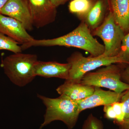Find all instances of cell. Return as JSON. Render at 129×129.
I'll return each mask as SVG.
<instances>
[{"instance_id": "obj_17", "label": "cell", "mask_w": 129, "mask_h": 129, "mask_svg": "<svg viewBox=\"0 0 129 129\" xmlns=\"http://www.w3.org/2000/svg\"><path fill=\"white\" fill-rule=\"evenodd\" d=\"M82 129H104L102 122L90 114L83 123Z\"/></svg>"}, {"instance_id": "obj_7", "label": "cell", "mask_w": 129, "mask_h": 129, "mask_svg": "<svg viewBox=\"0 0 129 129\" xmlns=\"http://www.w3.org/2000/svg\"><path fill=\"white\" fill-rule=\"evenodd\" d=\"M33 26L39 28L55 21L57 11L50 0H28Z\"/></svg>"}, {"instance_id": "obj_12", "label": "cell", "mask_w": 129, "mask_h": 129, "mask_svg": "<svg viewBox=\"0 0 129 129\" xmlns=\"http://www.w3.org/2000/svg\"><path fill=\"white\" fill-rule=\"evenodd\" d=\"M92 7L81 21L85 23L91 31L103 22L109 13L107 0H92Z\"/></svg>"}, {"instance_id": "obj_4", "label": "cell", "mask_w": 129, "mask_h": 129, "mask_svg": "<svg viewBox=\"0 0 129 129\" xmlns=\"http://www.w3.org/2000/svg\"><path fill=\"white\" fill-rule=\"evenodd\" d=\"M122 71L118 65L109 64L94 72L86 74L80 83L84 85L107 88L117 93H122L129 89V85L121 80Z\"/></svg>"}, {"instance_id": "obj_9", "label": "cell", "mask_w": 129, "mask_h": 129, "mask_svg": "<svg viewBox=\"0 0 129 129\" xmlns=\"http://www.w3.org/2000/svg\"><path fill=\"white\" fill-rule=\"evenodd\" d=\"M123 92L117 93L112 91H106L100 87H94L92 94L85 99L75 101L80 112L86 109L112 104L120 101Z\"/></svg>"}, {"instance_id": "obj_21", "label": "cell", "mask_w": 129, "mask_h": 129, "mask_svg": "<svg viewBox=\"0 0 129 129\" xmlns=\"http://www.w3.org/2000/svg\"><path fill=\"white\" fill-rule=\"evenodd\" d=\"M112 104L104 106L103 111L105 113V117L108 119H113L115 121L116 119V115Z\"/></svg>"}, {"instance_id": "obj_5", "label": "cell", "mask_w": 129, "mask_h": 129, "mask_svg": "<svg viewBox=\"0 0 129 129\" xmlns=\"http://www.w3.org/2000/svg\"><path fill=\"white\" fill-rule=\"evenodd\" d=\"M71 66L69 77L67 80L80 83L83 76L87 73L103 66L115 63H123L118 56L112 57L84 56L81 53L75 52L72 53L67 60Z\"/></svg>"}, {"instance_id": "obj_19", "label": "cell", "mask_w": 129, "mask_h": 129, "mask_svg": "<svg viewBox=\"0 0 129 129\" xmlns=\"http://www.w3.org/2000/svg\"><path fill=\"white\" fill-rule=\"evenodd\" d=\"M112 106L116 115L114 123L118 124L122 123L124 119L125 113L123 106L121 102H117L112 103Z\"/></svg>"}, {"instance_id": "obj_6", "label": "cell", "mask_w": 129, "mask_h": 129, "mask_svg": "<svg viewBox=\"0 0 129 129\" xmlns=\"http://www.w3.org/2000/svg\"><path fill=\"white\" fill-rule=\"evenodd\" d=\"M91 33L93 36L99 37L104 42L105 51L102 56L112 57L118 56L125 35L111 12H109L103 22Z\"/></svg>"}, {"instance_id": "obj_25", "label": "cell", "mask_w": 129, "mask_h": 129, "mask_svg": "<svg viewBox=\"0 0 129 129\" xmlns=\"http://www.w3.org/2000/svg\"><path fill=\"white\" fill-rule=\"evenodd\" d=\"M8 0H0V14H1L2 10Z\"/></svg>"}, {"instance_id": "obj_16", "label": "cell", "mask_w": 129, "mask_h": 129, "mask_svg": "<svg viewBox=\"0 0 129 129\" xmlns=\"http://www.w3.org/2000/svg\"><path fill=\"white\" fill-rule=\"evenodd\" d=\"M16 41L0 32V50H6L14 53H21L23 50Z\"/></svg>"}, {"instance_id": "obj_14", "label": "cell", "mask_w": 129, "mask_h": 129, "mask_svg": "<svg viewBox=\"0 0 129 129\" xmlns=\"http://www.w3.org/2000/svg\"><path fill=\"white\" fill-rule=\"evenodd\" d=\"M109 9L125 35L129 32V0H107Z\"/></svg>"}, {"instance_id": "obj_1", "label": "cell", "mask_w": 129, "mask_h": 129, "mask_svg": "<svg viewBox=\"0 0 129 129\" xmlns=\"http://www.w3.org/2000/svg\"><path fill=\"white\" fill-rule=\"evenodd\" d=\"M61 46L75 47L89 53L90 56L98 57L104 53V45L94 37L91 30L84 22L81 21L78 26L72 32L57 38L49 39L36 40L21 46L22 50L33 46Z\"/></svg>"}, {"instance_id": "obj_2", "label": "cell", "mask_w": 129, "mask_h": 129, "mask_svg": "<svg viewBox=\"0 0 129 129\" xmlns=\"http://www.w3.org/2000/svg\"><path fill=\"white\" fill-rule=\"evenodd\" d=\"M37 97L46 107L44 121L40 129H41L56 120L62 121L69 129H73L76 125L80 114L76 102L63 95L52 98L40 94Z\"/></svg>"}, {"instance_id": "obj_22", "label": "cell", "mask_w": 129, "mask_h": 129, "mask_svg": "<svg viewBox=\"0 0 129 129\" xmlns=\"http://www.w3.org/2000/svg\"><path fill=\"white\" fill-rule=\"evenodd\" d=\"M121 72V80L129 85V64Z\"/></svg>"}, {"instance_id": "obj_11", "label": "cell", "mask_w": 129, "mask_h": 129, "mask_svg": "<svg viewBox=\"0 0 129 129\" xmlns=\"http://www.w3.org/2000/svg\"><path fill=\"white\" fill-rule=\"evenodd\" d=\"M71 66L68 63L38 61L35 67L36 76L45 78H56L68 80Z\"/></svg>"}, {"instance_id": "obj_10", "label": "cell", "mask_w": 129, "mask_h": 129, "mask_svg": "<svg viewBox=\"0 0 129 129\" xmlns=\"http://www.w3.org/2000/svg\"><path fill=\"white\" fill-rule=\"evenodd\" d=\"M0 32L22 45L34 39L23 25L15 19L0 14Z\"/></svg>"}, {"instance_id": "obj_18", "label": "cell", "mask_w": 129, "mask_h": 129, "mask_svg": "<svg viewBox=\"0 0 129 129\" xmlns=\"http://www.w3.org/2000/svg\"><path fill=\"white\" fill-rule=\"evenodd\" d=\"M118 56L124 63L129 64V32L125 35L122 40L120 51Z\"/></svg>"}, {"instance_id": "obj_15", "label": "cell", "mask_w": 129, "mask_h": 129, "mask_svg": "<svg viewBox=\"0 0 129 129\" xmlns=\"http://www.w3.org/2000/svg\"><path fill=\"white\" fill-rule=\"evenodd\" d=\"M92 3V0H72L69 5V9L81 20L89 11Z\"/></svg>"}, {"instance_id": "obj_24", "label": "cell", "mask_w": 129, "mask_h": 129, "mask_svg": "<svg viewBox=\"0 0 129 129\" xmlns=\"http://www.w3.org/2000/svg\"><path fill=\"white\" fill-rule=\"evenodd\" d=\"M118 125L120 129H129V119L124 120L123 122Z\"/></svg>"}, {"instance_id": "obj_13", "label": "cell", "mask_w": 129, "mask_h": 129, "mask_svg": "<svg viewBox=\"0 0 129 129\" xmlns=\"http://www.w3.org/2000/svg\"><path fill=\"white\" fill-rule=\"evenodd\" d=\"M94 90V87L93 86L68 80H65L64 83L56 89L60 95L65 96L75 101L87 98L92 94Z\"/></svg>"}, {"instance_id": "obj_3", "label": "cell", "mask_w": 129, "mask_h": 129, "mask_svg": "<svg viewBox=\"0 0 129 129\" xmlns=\"http://www.w3.org/2000/svg\"><path fill=\"white\" fill-rule=\"evenodd\" d=\"M38 60L35 54L14 53L2 60L1 66L12 83L23 87L32 82L36 76L35 67Z\"/></svg>"}, {"instance_id": "obj_8", "label": "cell", "mask_w": 129, "mask_h": 129, "mask_svg": "<svg viewBox=\"0 0 129 129\" xmlns=\"http://www.w3.org/2000/svg\"><path fill=\"white\" fill-rule=\"evenodd\" d=\"M1 14L17 20L27 31L33 29V23L28 0H8Z\"/></svg>"}, {"instance_id": "obj_23", "label": "cell", "mask_w": 129, "mask_h": 129, "mask_svg": "<svg viewBox=\"0 0 129 129\" xmlns=\"http://www.w3.org/2000/svg\"><path fill=\"white\" fill-rule=\"evenodd\" d=\"M52 5L56 8L63 5L69 0H50Z\"/></svg>"}, {"instance_id": "obj_20", "label": "cell", "mask_w": 129, "mask_h": 129, "mask_svg": "<svg viewBox=\"0 0 129 129\" xmlns=\"http://www.w3.org/2000/svg\"><path fill=\"white\" fill-rule=\"evenodd\" d=\"M120 102L122 103L123 106L125 113L124 119H129V89L123 93Z\"/></svg>"}]
</instances>
